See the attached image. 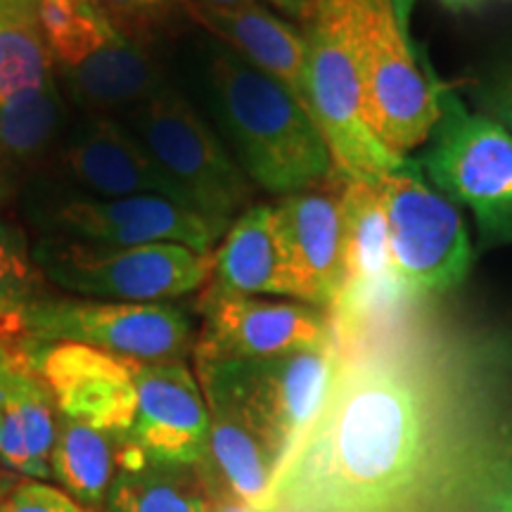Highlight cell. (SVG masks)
<instances>
[{
	"label": "cell",
	"instance_id": "cell-33",
	"mask_svg": "<svg viewBox=\"0 0 512 512\" xmlns=\"http://www.w3.org/2000/svg\"><path fill=\"white\" fill-rule=\"evenodd\" d=\"M254 3V0H183V8L188 12L195 10H235L242 5Z\"/></svg>",
	"mask_w": 512,
	"mask_h": 512
},
{
	"label": "cell",
	"instance_id": "cell-17",
	"mask_svg": "<svg viewBox=\"0 0 512 512\" xmlns=\"http://www.w3.org/2000/svg\"><path fill=\"white\" fill-rule=\"evenodd\" d=\"M209 287L247 297L271 294L302 302V290L275 207L256 204L233 221L221 247L211 256Z\"/></svg>",
	"mask_w": 512,
	"mask_h": 512
},
{
	"label": "cell",
	"instance_id": "cell-21",
	"mask_svg": "<svg viewBox=\"0 0 512 512\" xmlns=\"http://www.w3.org/2000/svg\"><path fill=\"white\" fill-rule=\"evenodd\" d=\"M124 439L57 413L50 477L83 508H102L121 467Z\"/></svg>",
	"mask_w": 512,
	"mask_h": 512
},
{
	"label": "cell",
	"instance_id": "cell-15",
	"mask_svg": "<svg viewBox=\"0 0 512 512\" xmlns=\"http://www.w3.org/2000/svg\"><path fill=\"white\" fill-rule=\"evenodd\" d=\"M60 164L81 188L102 197L159 195L188 207L181 190L147 155L140 140L112 117L88 114L62 145Z\"/></svg>",
	"mask_w": 512,
	"mask_h": 512
},
{
	"label": "cell",
	"instance_id": "cell-27",
	"mask_svg": "<svg viewBox=\"0 0 512 512\" xmlns=\"http://www.w3.org/2000/svg\"><path fill=\"white\" fill-rule=\"evenodd\" d=\"M62 119L64 102L57 83L34 98L0 107V162L12 169L36 164L53 147Z\"/></svg>",
	"mask_w": 512,
	"mask_h": 512
},
{
	"label": "cell",
	"instance_id": "cell-7",
	"mask_svg": "<svg viewBox=\"0 0 512 512\" xmlns=\"http://www.w3.org/2000/svg\"><path fill=\"white\" fill-rule=\"evenodd\" d=\"M375 183L387 216L396 283L406 297L415 302L456 290L472 266L460 209L432 188L411 157Z\"/></svg>",
	"mask_w": 512,
	"mask_h": 512
},
{
	"label": "cell",
	"instance_id": "cell-3",
	"mask_svg": "<svg viewBox=\"0 0 512 512\" xmlns=\"http://www.w3.org/2000/svg\"><path fill=\"white\" fill-rule=\"evenodd\" d=\"M366 10L368 0H313L304 24L311 112L328 140L339 181H377L408 159L384 147L366 119Z\"/></svg>",
	"mask_w": 512,
	"mask_h": 512
},
{
	"label": "cell",
	"instance_id": "cell-31",
	"mask_svg": "<svg viewBox=\"0 0 512 512\" xmlns=\"http://www.w3.org/2000/svg\"><path fill=\"white\" fill-rule=\"evenodd\" d=\"M491 112L512 133V72L491 88Z\"/></svg>",
	"mask_w": 512,
	"mask_h": 512
},
{
	"label": "cell",
	"instance_id": "cell-14",
	"mask_svg": "<svg viewBox=\"0 0 512 512\" xmlns=\"http://www.w3.org/2000/svg\"><path fill=\"white\" fill-rule=\"evenodd\" d=\"M48 219L69 240L121 247L171 242L211 254L226 235L197 211L159 195L72 197L53 207Z\"/></svg>",
	"mask_w": 512,
	"mask_h": 512
},
{
	"label": "cell",
	"instance_id": "cell-32",
	"mask_svg": "<svg viewBox=\"0 0 512 512\" xmlns=\"http://www.w3.org/2000/svg\"><path fill=\"white\" fill-rule=\"evenodd\" d=\"M273 8H278L280 12H285L287 17L297 19V22H309L311 12H313V0H268Z\"/></svg>",
	"mask_w": 512,
	"mask_h": 512
},
{
	"label": "cell",
	"instance_id": "cell-10",
	"mask_svg": "<svg viewBox=\"0 0 512 512\" xmlns=\"http://www.w3.org/2000/svg\"><path fill=\"white\" fill-rule=\"evenodd\" d=\"M335 368V342L261 361L197 363V373L214 377L240 403L278 458V472L323 411Z\"/></svg>",
	"mask_w": 512,
	"mask_h": 512
},
{
	"label": "cell",
	"instance_id": "cell-2",
	"mask_svg": "<svg viewBox=\"0 0 512 512\" xmlns=\"http://www.w3.org/2000/svg\"><path fill=\"white\" fill-rule=\"evenodd\" d=\"M204 74L216 119L249 181L283 197L335 181L328 140L287 88L223 43L209 53Z\"/></svg>",
	"mask_w": 512,
	"mask_h": 512
},
{
	"label": "cell",
	"instance_id": "cell-16",
	"mask_svg": "<svg viewBox=\"0 0 512 512\" xmlns=\"http://www.w3.org/2000/svg\"><path fill=\"white\" fill-rule=\"evenodd\" d=\"M302 302L330 311L347 283L344 216L339 178L335 188H309L275 207Z\"/></svg>",
	"mask_w": 512,
	"mask_h": 512
},
{
	"label": "cell",
	"instance_id": "cell-26",
	"mask_svg": "<svg viewBox=\"0 0 512 512\" xmlns=\"http://www.w3.org/2000/svg\"><path fill=\"white\" fill-rule=\"evenodd\" d=\"M55 83V62L36 19L0 15V107L34 98Z\"/></svg>",
	"mask_w": 512,
	"mask_h": 512
},
{
	"label": "cell",
	"instance_id": "cell-19",
	"mask_svg": "<svg viewBox=\"0 0 512 512\" xmlns=\"http://www.w3.org/2000/svg\"><path fill=\"white\" fill-rule=\"evenodd\" d=\"M188 15L219 38L223 46L287 88L313 117L306 79L309 48L306 36L294 24L266 10L259 0L235 10H195Z\"/></svg>",
	"mask_w": 512,
	"mask_h": 512
},
{
	"label": "cell",
	"instance_id": "cell-18",
	"mask_svg": "<svg viewBox=\"0 0 512 512\" xmlns=\"http://www.w3.org/2000/svg\"><path fill=\"white\" fill-rule=\"evenodd\" d=\"M197 380L209 413L207 460L235 501L252 512H268L278 458L226 387L204 373H197Z\"/></svg>",
	"mask_w": 512,
	"mask_h": 512
},
{
	"label": "cell",
	"instance_id": "cell-8",
	"mask_svg": "<svg viewBox=\"0 0 512 512\" xmlns=\"http://www.w3.org/2000/svg\"><path fill=\"white\" fill-rule=\"evenodd\" d=\"M411 0H368L363 100L370 131L408 157L430 140L439 121V83L420 67L408 36Z\"/></svg>",
	"mask_w": 512,
	"mask_h": 512
},
{
	"label": "cell",
	"instance_id": "cell-25",
	"mask_svg": "<svg viewBox=\"0 0 512 512\" xmlns=\"http://www.w3.org/2000/svg\"><path fill=\"white\" fill-rule=\"evenodd\" d=\"M3 399L5 413L15 420L17 430L22 432L24 444H27L31 479L48 482L53 479L50 477V456H53L57 437V406L46 382L29 366L27 356H22V361L5 380Z\"/></svg>",
	"mask_w": 512,
	"mask_h": 512
},
{
	"label": "cell",
	"instance_id": "cell-12",
	"mask_svg": "<svg viewBox=\"0 0 512 512\" xmlns=\"http://www.w3.org/2000/svg\"><path fill=\"white\" fill-rule=\"evenodd\" d=\"M133 380L136 420L121 456L155 465H202L207 460L209 413L197 375L185 361H133Z\"/></svg>",
	"mask_w": 512,
	"mask_h": 512
},
{
	"label": "cell",
	"instance_id": "cell-9",
	"mask_svg": "<svg viewBox=\"0 0 512 512\" xmlns=\"http://www.w3.org/2000/svg\"><path fill=\"white\" fill-rule=\"evenodd\" d=\"M24 342L83 344L138 363L185 361L195 328L181 306L38 297L24 318Z\"/></svg>",
	"mask_w": 512,
	"mask_h": 512
},
{
	"label": "cell",
	"instance_id": "cell-22",
	"mask_svg": "<svg viewBox=\"0 0 512 512\" xmlns=\"http://www.w3.org/2000/svg\"><path fill=\"white\" fill-rule=\"evenodd\" d=\"M190 467L136 463L119 467L102 512H214Z\"/></svg>",
	"mask_w": 512,
	"mask_h": 512
},
{
	"label": "cell",
	"instance_id": "cell-13",
	"mask_svg": "<svg viewBox=\"0 0 512 512\" xmlns=\"http://www.w3.org/2000/svg\"><path fill=\"white\" fill-rule=\"evenodd\" d=\"M22 351L53 394L57 413L128 437L136 420L133 361L69 342H22Z\"/></svg>",
	"mask_w": 512,
	"mask_h": 512
},
{
	"label": "cell",
	"instance_id": "cell-39",
	"mask_svg": "<svg viewBox=\"0 0 512 512\" xmlns=\"http://www.w3.org/2000/svg\"><path fill=\"white\" fill-rule=\"evenodd\" d=\"M3 408H5V399H3V392H0V422H3Z\"/></svg>",
	"mask_w": 512,
	"mask_h": 512
},
{
	"label": "cell",
	"instance_id": "cell-20",
	"mask_svg": "<svg viewBox=\"0 0 512 512\" xmlns=\"http://www.w3.org/2000/svg\"><path fill=\"white\" fill-rule=\"evenodd\" d=\"M60 76L76 105L102 117H110V112H131L164 83L150 53L126 34L79 67L64 69Z\"/></svg>",
	"mask_w": 512,
	"mask_h": 512
},
{
	"label": "cell",
	"instance_id": "cell-29",
	"mask_svg": "<svg viewBox=\"0 0 512 512\" xmlns=\"http://www.w3.org/2000/svg\"><path fill=\"white\" fill-rule=\"evenodd\" d=\"M0 512H88L60 486L22 477L0 503Z\"/></svg>",
	"mask_w": 512,
	"mask_h": 512
},
{
	"label": "cell",
	"instance_id": "cell-37",
	"mask_svg": "<svg viewBox=\"0 0 512 512\" xmlns=\"http://www.w3.org/2000/svg\"><path fill=\"white\" fill-rule=\"evenodd\" d=\"M441 5L448 10H470V8H479V5L491 3V0H439Z\"/></svg>",
	"mask_w": 512,
	"mask_h": 512
},
{
	"label": "cell",
	"instance_id": "cell-23",
	"mask_svg": "<svg viewBox=\"0 0 512 512\" xmlns=\"http://www.w3.org/2000/svg\"><path fill=\"white\" fill-rule=\"evenodd\" d=\"M34 19L55 69H74L124 34L98 0H34Z\"/></svg>",
	"mask_w": 512,
	"mask_h": 512
},
{
	"label": "cell",
	"instance_id": "cell-24",
	"mask_svg": "<svg viewBox=\"0 0 512 512\" xmlns=\"http://www.w3.org/2000/svg\"><path fill=\"white\" fill-rule=\"evenodd\" d=\"M446 472L479 512H512V441L453 432Z\"/></svg>",
	"mask_w": 512,
	"mask_h": 512
},
{
	"label": "cell",
	"instance_id": "cell-4",
	"mask_svg": "<svg viewBox=\"0 0 512 512\" xmlns=\"http://www.w3.org/2000/svg\"><path fill=\"white\" fill-rule=\"evenodd\" d=\"M126 128L181 190L185 204L214 226L228 230L230 221L249 209L247 174L195 107L166 81L126 112Z\"/></svg>",
	"mask_w": 512,
	"mask_h": 512
},
{
	"label": "cell",
	"instance_id": "cell-5",
	"mask_svg": "<svg viewBox=\"0 0 512 512\" xmlns=\"http://www.w3.org/2000/svg\"><path fill=\"white\" fill-rule=\"evenodd\" d=\"M415 162L434 190L475 214L486 242H512V133L472 114L451 88L439 93V121Z\"/></svg>",
	"mask_w": 512,
	"mask_h": 512
},
{
	"label": "cell",
	"instance_id": "cell-1",
	"mask_svg": "<svg viewBox=\"0 0 512 512\" xmlns=\"http://www.w3.org/2000/svg\"><path fill=\"white\" fill-rule=\"evenodd\" d=\"M394 330L337 347L328 401L280 467L268 512H406L446 467L444 375Z\"/></svg>",
	"mask_w": 512,
	"mask_h": 512
},
{
	"label": "cell",
	"instance_id": "cell-35",
	"mask_svg": "<svg viewBox=\"0 0 512 512\" xmlns=\"http://www.w3.org/2000/svg\"><path fill=\"white\" fill-rule=\"evenodd\" d=\"M0 15L34 17V0H0Z\"/></svg>",
	"mask_w": 512,
	"mask_h": 512
},
{
	"label": "cell",
	"instance_id": "cell-28",
	"mask_svg": "<svg viewBox=\"0 0 512 512\" xmlns=\"http://www.w3.org/2000/svg\"><path fill=\"white\" fill-rule=\"evenodd\" d=\"M41 275L22 230L0 223V347H22L24 318L29 306L41 297Z\"/></svg>",
	"mask_w": 512,
	"mask_h": 512
},
{
	"label": "cell",
	"instance_id": "cell-36",
	"mask_svg": "<svg viewBox=\"0 0 512 512\" xmlns=\"http://www.w3.org/2000/svg\"><path fill=\"white\" fill-rule=\"evenodd\" d=\"M19 475H15V472H10V470H5L3 465H0V503H3V498L10 494L12 489H15L17 486V482H19Z\"/></svg>",
	"mask_w": 512,
	"mask_h": 512
},
{
	"label": "cell",
	"instance_id": "cell-38",
	"mask_svg": "<svg viewBox=\"0 0 512 512\" xmlns=\"http://www.w3.org/2000/svg\"><path fill=\"white\" fill-rule=\"evenodd\" d=\"M214 512H252L245 505L235 501L233 496H230V503H214Z\"/></svg>",
	"mask_w": 512,
	"mask_h": 512
},
{
	"label": "cell",
	"instance_id": "cell-6",
	"mask_svg": "<svg viewBox=\"0 0 512 512\" xmlns=\"http://www.w3.org/2000/svg\"><path fill=\"white\" fill-rule=\"evenodd\" d=\"M34 259L50 283L105 302H171L211 278V254L171 242L121 247L48 238L34 249Z\"/></svg>",
	"mask_w": 512,
	"mask_h": 512
},
{
	"label": "cell",
	"instance_id": "cell-34",
	"mask_svg": "<svg viewBox=\"0 0 512 512\" xmlns=\"http://www.w3.org/2000/svg\"><path fill=\"white\" fill-rule=\"evenodd\" d=\"M22 349H8V347H0V392H3V384L8 380L12 370L19 361H22Z\"/></svg>",
	"mask_w": 512,
	"mask_h": 512
},
{
	"label": "cell",
	"instance_id": "cell-30",
	"mask_svg": "<svg viewBox=\"0 0 512 512\" xmlns=\"http://www.w3.org/2000/svg\"><path fill=\"white\" fill-rule=\"evenodd\" d=\"M114 24L128 36L131 31H143L164 22L183 0H98Z\"/></svg>",
	"mask_w": 512,
	"mask_h": 512
},
{
	"label": "cell",
	"instance_id": "cell-11",
	"mask_svg": "<svg viewBox=\"0 0 512 512\" xmlns=\"http://www.w3.org/2000/svg\"><path fill=\"white\" fill-rule=\"evenodd\" d=\"M200 309L195 363L261 361L335 342L330 313L304 302H271L209 287Z\"/></svg>",
	"mask_w": 512,
	"mask_h": 512
}]
</instances>
